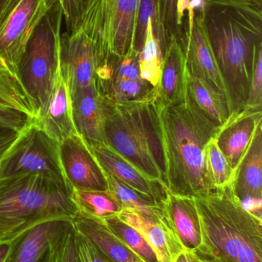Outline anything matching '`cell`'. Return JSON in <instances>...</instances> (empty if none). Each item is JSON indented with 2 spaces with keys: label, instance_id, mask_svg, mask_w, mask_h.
<instances>
[{
  "label": "cell",
  "instance_id": "1",
  "mask_svg": "<svg viewBox=\"0 0 262 262\" xmlns=\"http://www.w3.org/2000/svg\"><path fill=\"white\" fill-rule=\"evenodd\" d=\"M262 0H203L195 9L215 59L231 113L246 107L254 56L262 45Z\"/></svg>",
  "mask_w": 262,
  "mask_h": 262
},
{
  "label": "cell",
  "instance_id": "2",
  "mask_svg": "<svg viewBox=\"0 0 262 262\" xmlns=\"http://www.w3.org/2000/svg\"><path fill=\"white\" fill-rule=\"evenodd\" d=\"M194 200L201 243L192 252L229 262H262V218L243 207L232 184Z\"/></svg>",
  "mask_w": 262,
  "mask_h": 262
},
{
  "label": "cell",
  "instance_id": "3",
  "mask_svg": "<svg viewBox=\"0 0 262 262\" xmlns=\"http://www.w3.org/2000/svg\"><path fill=\"white\" fill-rule=\"evenodd\" d=\"M157 109L169 192L198 197L214 190L205 170L204 149L219 128L187 102Z\"/></svg>",
  "mask_w": 262,
  "mask_h": 262
},
{
  "label": "cell",
  "instance_id": "4",
  "mask_svg": "<svg viewBox=\"0 0 262 262\" xmlns=\"http://www.w3.org/2000/svg\"><path fill=\"white\" fill-rule=\"evenodd\" d=\"M77 213L66 183L40 175L0 178V246H10L44 223L72 222Z\"/></svg>",
  "mask_w": 262,
  "mask_h": 262
},
{
  "label": "cell",
  "instance_id": "5",
  "mask_svg": "<svg viewBox=\"0 0 262 262\" xmlns=\"http://www.w3.org/2000/svg\"><path fill=\"white\" fill-rule=\"evenodd\" d=\"M105 137L106 144L140 172L167 186L155 100L114 104L106 118Z\"/></svg>",
  "mask_w": 262,
  "mask_h": 262
},
{
  "label": "cell",
  "instance_id": "6",
  "mask_svg": "<svg viewBox=\"0 0 262 262\" xmlns=\"http://www.w3.org/2000/svg\"><path fill=\"white\" fill-rule=\"evenodd\" d=\"M63 9L52 0L31 35L18 66V74L37 113L45 105L60 69Z\"/></svg>",
  "mask_w": 262,
  "mask_h": 262
},
{
  "label": "cell",
  "instance_id": "7",
  "mask_svg": "<svg viewBox=\"0 0 262 262\" xmlns=\"http://www.w3.org/2000/svg\"><path fill=\"white\" fill-rule=\"evenodd\" d=\"M59 144L30 122L0 163V178L40 175L69 185L62 166Z\"/></svg>",
  "mask_w": 262,
  "mask_h": 262
},
{
  "label": "cell",
  "instance_id": "8",
  "mask_svg": "<svg viewBox=\"0 0 262 262\" xmlns=\"http://www.w3.org/2000/svg\"><path fill=\"white\" fill-rule=\"evenodd\" d=\"M52 0H13L0 18V62L18 72L35 26Z\"/></svg>",
  "mask_w": 262,
  "mask_h": 262
},
{
  "label": "cell",
  "instance_id": "9",
  "mask_svg": "<svg viewBox=\"0 0 262 262\" xmlns=\"http://www.w3.org/2000/svg\"><path fill=\"white\" fill-rule=\"evenodd\" d=\"M63 172L72 189L109 191L106 172L81 136L73 134L59 144Z\"/></svg>",
  "mask_w": 262,
  "mask_h": 262
},
{
  "label": "cell",
  "instance_id": "10",
  "mask_svg": "<svg viewBox=\"0 0 262 262\" xmlns=\"http://www.w3.org/2000/svg\"><path fill=\"white\" fill-rule=\"evenodd\" d=\"M71 98L77 134L89 146L106 145L105 124L115 104L102 92L97 83L78 91Z\"/></svg>",
  "mask_w": 262,
  "mask_h": 262
},
{
  "label": "cell",
  "instance_id": "11",
  "mask_svg": "<svg viewBox=\"0 0 262 262\" xmlns=\"http://www.w3.org/2000/svg\"><path fill=\"white\" fill-rule=\"evenodd\" d=\"M180 44L184 52L188 73L226 97L224 85L205 35L201 19L195 11L193 24L192 26H188Z\"/></svg>",
  "mask_w": 262,
  "mask_h": 262
},
{
  "label": "cell",
  "instance_id": "12",
  "mask_svg": "<svg viewBox=\"0 0 262 262\" xmlns=\"http://www.w3.org/2000/svg\"><path fill=\"white\" fill-rule=\"evenodd\" d=\"M117 216L141 234L158 262H176L182 254L187 252L167 217L158 220L126 209H122Z\"/></svg>",
  "mask_w": 262,
  "mask_h": 262
},
{
  "label": "cell",
  "instance_id": "13",
  "mask_svg": "<svg viewBox=\"0 0 262 262\" xmlns=\"http://www.w3.org/2000/svg\"><path fill=\"white\" fill-rule=\"evenodd\" d=\"M261 121L262 107L246 106L231 114L227 121L218 129L215 139L234 172Z\"/></svg>",
  "mask_w": 262,
  "mask_h": 262
},
{
  "label": "cell",
  "instance_id": "14",
  "mask_svg": "<svg viewBox=\"0 0 262 262\" xmlns=\"http://www.w3.org/2000/svg\"><path fill=\"white\" fill-rule=\"evenodd\" d=\"M31 122L58 143L77 134L72 118V98L61 71L47 101Z\"/></svg>",
  "mask_w": 262,
  "mask_h": 262
},
{
  "label": "cell",
  "instance_id": "15",
  "mask_svg": "<svg viewBox=\"0 0 262 262\" xmlns=\"http://www.w3.org/2000/svg\"><path fill=\"white\" fill-rule=\"evenodd\" d=\"M98 164L106 173L110 174L135 190L163 203L169 193L167 186L152 180L107 145L89 146Z\"/></svg>",
  "mask_w": 262,
  "mask_h": 262
},
{
  "label": "cell",
  "instance_id": "16",
  "mask_svg": "<svg viewBox=\"0 0 262 262\" xmlns=\"http://www.w3.org/2000/svg\"><path fill=\"white\" fill-rule=\"evenodd\" d=\"M140 0H112L103 28V41L109 56L121 59L132 47Z\"/></svg>",
  "mask_w": 262,
  "mask_h": 262
},
{
  "label": "cell",
  "instance_id": "17",
  "mask_svg": "<svg viewBox=\"0 0 262 262\" xmlns=\"http://www.w3.org/2000/svg\"><path fill=\"white\" fill-rule=\"evenodd\" d=\"M157 107L178 105L186 101V66L180 42L172 40L163 58L156 85Z\"/></svg>",
  "mask_w": 262,
  "mask_h": 262
},
{
  "label": "cell",
  "instance_id": "18",
  "mask_svg": "<svg viewBox=\"0 0 262 262\" xmlns=\"http://www.w3.org/2000/svg\"><path fill=\"white\" fill-rule=\"evenodd\" d=\"M72 224L78 233L89 239L112 262H146L131 250L103 220L78 212Z\"/></svg>",
  "mask_w": 262,
  "mask_h": 262
},
{
  "label": "cell",
  "instance_id": "19",
  "mask_svg": "<svg viewBox=\"0 0 262 262\" xmlns=\"http://www.w3.org/2000/svg\"><path fill=\"white\" fill-rule=\"evenodd\" d=\"M232 189L241 202L262 200V121L235 169Z\"/></svg>",
  "mask_w": 262,
  "mask_h": 262
},
{
  "label": "cell",
  "instance_id": "20",
  "mask_svg": "<svg viewBox=\"0 0 262 262\" xmlns=\"http://www.w3.org/2000/svg\"><path fill=\"white\" fill-rule=\"evenodd\" d=\"M163 209L186 250H196L201 243V238L194 197L169 192L163 202Z\"/></svg>",
  "mask_w": 262,
  "mask_h": 262
},
{
  "label": "cell",
  "instance_id": "21",
  "mask_svg": "<svg viewBox=\"0 0 262 262\" xmlns=\"http://www.w3.org/2000/svg\"><path fill=\"white\" fill-rule=\"evenodd\" d=\"M209 122L220 128L231 115L227 98L186 71V101Z\"/></svg>",
  "mask_w": 262,
  "mask_h": 262
},
{
  "label": "cell",
  "instance_id": "22",
  "mask_svg": "<svg viewBox=\"0 0 262 262\" xmlns=\"http://www.w3.org/2000/svg\"><path fill=\"white\" fill-rule=\"evenodd\" d=\"M61 222L44 223L29 231L10 245L3 262H44L49 240Z\"/></svg>",
  "mask_w": 262,
  "mask_h": 262
},
{
  "label": "cell",
  "instance_id": "23",
  "mask_svg": "<svg viewBox=\"0 0 262 262\" xmlns=\"http://www.w3.org/2000/svg\"><path fill=\"white\" fill-rule=\"evenodd\" d=\"M0 108L13 109L34 119L37 115L33 101L23 86L18 72L0 62Z\"/></svg>",
  "mask_w": 262,
  "mask_h": 262
},
{
  "label": "cell",
  "instance_id": "24",
  "mask_svg": "<svg viewBox=\"0 0 262 262\" xmlns=\"http://www.w3.org/2000/svg\"><path fill=\"white\" fill-rule=\"evenodd\" d=\"M106 175L109 192L123 209L135 211L158 220H166L163 212V203L129 187L110 174L106 173Z\"/></svg>",
  "mask_w": 262,
  "mask_h": 262
},
{
  "label": "cell",
  "instance_id": "25",
  "mask_svg": "<svg viewBox=\"0 0 262 262\" xmlns=\"http://www.w3.org/2000/svg\"><path fill=\"white\" fill-rule=\"evenodd\" d=\"M72 199L78 212L98 220L118 215L123 209L109 191L72 189Z\"/></svg>",
  "mask_w": 262,
  "mask_h": 262
},
{
  "label": "cell",
  "instance_id": "26",
  "mask_svg": "<svg viewBox=\"0 0 262 262\" xmlns=\"http://www.w3.org/2000/svg\"><path fill=\"white\" fill-rule=\"evenodd\" d=\"M98 86L115 104L155 100L156 92V88L143 78L110 81Z\"/></svg>",
  "mask_w": 262,
  "mask_h": 262
},
{
  "label": "cell",
  "instance_id": "27",
  "mask_svg": "<svg viewBox=\"0 0 262 262\" xmlns=\"http://www.w3.org/2000/svg\"><path fill=\"white\" fill-rule=\"evenodd\" d=\"M75 237L72 222H61L49 240L44 262H78Z\"/></svg>",
  "mask_w": 262,
  "mask_h": 262
},
{
  "label": "cell",
  "instance_id": "28",
  "mask_svg": "<svg viewBox=\"0 0 262 262\" xmlns=\"http://www.w3.org/2000/svg\"><path fill=\"white\" fill-rule=\"evenodd\" d=\"M204 166L212 189H221L232 184L234 170L217 144L215 137L210 139L204 149Z\"/></svg>",
  "mask_w": 262,
  "mask_h": 262
},
{
  "label": "cell",
  "instance_id": "29",
  "mask_svg": "<svg viewBox=\"0 0 262 262\" xmlns=\"http://www.w3.org/2000/svg\"><path fill=\"white\" fill-rule=\"evenodd\" d=\"M164 53L161 43L154 33L152 19L149 20L146 39L140 52V75L143 79L156 87L159 79Z\"/></svg>",
  "mask_w": 262,
  "mask_h": 262
},
{
  "label": "cell",
  "instance_id": "30",
  "mask_svg": "<svg viewBox=\"0 0 262 262\" xmlns=\"http://www.w3.org/2000/svg\"><path fill=\"white\" fill-rule=\"evenodd\" d=\"M105 224L137 255L146 262H158L152 248L141 234L120 220L117 215L103 219Z\"/></svg>",
  "mask_w": 262,
  "mask_h": 262
},
{
  "label": "cell",
  "instance_id": "31",
  "mask_svg": "<svg viewBox=\"0 0 262 262\" xmlns=\"http://www.w3.org/2000/svg\"><path fill=\"white\" fill-rule=\"evenodd\" d=\"M158 0H140L136 23H135L133 43H132V48L139 53L143 49L145 39H146L148 23L149 19H152L154 33L161 43L162 49L165 55L163 35H162L159 20H158Z\"/></svg>",
  "mask_w": 262,
  "mask_h": 262
},
{
  "label": "cell",
  "instance_id": "32",
  "mask_svg": "<svg viewBox=\"0 0 262 262\" xmlns=\"http://www.w3.org/2000/svg\"><path fill=\"white\" fill-rule=\"evenodd\" d=\"M158 20L165 53L172 40L181 42L183 28L178 24V0H158Z\"/></svg>",
  "mask_w": 262,
  "mask_h": 262
},
{
  "label": "cell",
  "instance_id": "33",
  "mask_svg": "<svg viewBox=\"0 0 262 262\" xmlns=\"http://www.w3.org/2000/svg\"><path fill=\"white\" fill-rule=\"evenodd\" d=\"M246 106L262 107V45L254 56L250 91Z\"/></svg>",
  "mask_w": 262,
  "mask_h": 262
},
{
  "label": "cell",
  "instance_id": "34",
  "mask_svg": "<svg viewBox=\"0 0 262 262\" xmlns=\"http://www.w3.org/2000/svg\"><path fill=\"white\" fill-rule=\"evenodd\" d=\"M75 234L78 262H112L102 254L86 237L76 231Z\"/></svg>",
  "mask_w": 262,
  "mask_h": 262
},
{
  "label": "cell",
  "instance_id": "35",
  "mask_svg": "<svg viewBox=\"0 0 262 262\" xmlns=\"http://www.w3.org/2000/svg\"><path fill=\"white\" fill-rule=\"evenodd\" d=\"M63 9L66 31L72 30L79 21L86 0H58Z\"/></svg>",
  "mask_w": 262,
  "mask_h": 262
},
{
  "label": "cell",
  "instance_id": "36",
  "mask_svg": "<svg viewBox=\"0 0 262 262\" xmlns=\"http://www.w3.org/2000/svg\"><path fill=\"white\" fill-rule=\"evenodd\" d=\"M26 114L13 109L0 108V124L21 132L31 122Z\"/></svg>",
  "mask_w": 262,
  "mask_h": 262
},
{
  "label": "cell",
  "instance_id": "37",
  "mask_svg": "<svg viewBox=\"0 0 262 262\" xmlns=\"http://www.w3.org/2000/svg\"><path fill=\"white\" fill-rule=\"evenodd\" d=\"M21 132L0 124V163L15 144Z\"/></svg>",
  "mask_w": 262,
  "mask_h": 262
},
{
  "label": "cell",
  "instance_id": "38",
  "mask_svg": "<svg viewBox=\"0 0 262 262\" xmlns=\"http://www.w3.org/2000/svg\"><path fill=\"white\" fill-rule=\"evenodd\" d=\"M176 262H199L198 260L197 259L195 255H194L193 252H186L182 254L179 257H178V259H177Z\"/></svg>",
  "mask_w": 262,
  "mask_h": 262
},
{
  "label": "cell",
  "instance_id": "39",
  "mask_svg": "<svg viewBox=\"0 0 262 262\" xmlns=\"http://www.w3.org/2000/svg\"><path fill=\"white\" fill-rule=\"evenodd\" d=\"M13 0H0V18L3 16L8 8L12 4Z\"/></svg>",
  "mask_w": 262,
  "mask_h": 262
},
{
  "label": "cell",
  "instance_id": "40",
  "mask_svg": "<svg viewBox=\"0 0 262 262\" xmlns=\"http://www.w3.org/2000/svg\"><path fill=\"white\" fill-rule=\"evenodd\" d=\"M10 246H0V262L4 261L5 258L9 252Z\"/></svg>",
  "mask_w": 262,
  "mask_h": 262
},
{
  "label": "cell",
  "instance_id": "41",
  "mask_svg": "<svg viewBox=\"0 0 262 262\" xmlns=\"http://www.w3.org/2000/svg\"><path fill=\"white\" fill-rule=\"evenodd\" d=\"M194 255H195L197 259H198L199 262H229L226 261V260L218 259V258H204V257L198 256V255H195V253H194Z\"/></svg>",
  "mask_w": 262,
  "mask_h": 262
},
{
  "label": "cell",
  "instance_id": "42",
  "mask_svg": "<svg viewBox=\"0 0 262 262\" xmlns=\"http://www.w3.org/2000/svg\"><path fill=\"white\" fill-rule=\"evenodd\" d=\"M207 1L216 2V3H233L243 1V0H207Z\"/></svg>",
  "mask_w": 262,
  "mask_h": 262
}]
</instances>
